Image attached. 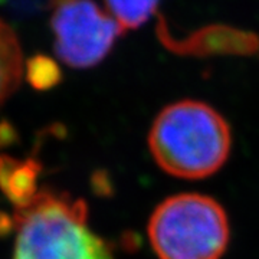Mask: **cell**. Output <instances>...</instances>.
I'll return each mask as SVG.
<instances>
[{
    "mask_svg": "<svg viewBox=\"0 0 259 259\" xmlns=\"http://www.w3.org/2000/svg\"><path fill=\"white\" fill-rule=\"evenodd\" d=\"M158 166L180 179L212 176L229 157L231 127L209 104L182 100L158 112L148 134Z\"/></svg>",
    "mask_w": 259,
    "mask_h": 259,
    "instance_id": "obj_1",
    "label": "cell"
},
{
    "mask_svg": "<svg viewBox=\"0 0 259 259\" xmlns=\"http://www.w3.org/2000/svg\"><path fill=\"white\" fill-rule=\"evenodd\" d=\"M13 259H115L107 242L88 226L81 199L40 190L33 203L16 212Z\"/></svg>",
    "mask_w": 259,
    "mask_h": 259,
    "instance_id": "obj_2",
    "label": "cell"
},
{
    "mask_svg": "<svg viewBox=\"0 0 259 259\" xmlns=\"http://www.w3.org/2000/svg\"><path fill=\"white\" fill-rule=\"evenodd\" d=\"M229 235L225 209L199 193L168 197L148 222V238L158 259H221Z\"/></svg>",
    "mask_w": 259,
    "mask_h": 259,
    "instance_id": "obj_3",
    "label": "cell"
},
{
    "mask_svg": "<svg viewBox=\"0 0 259 259\" xmlns=\"http://www.w3.org/2000/svg\"><path fill=\"white\" fill-rule=\"evenodd\" d=\"M49 6L56 55L72 68L102 62L124 32L94 0H49Z\"/></svg>",
    "mask_w": 259,
    "mask_h": 259,
    "instance_id": "obj_4",
    "label": "cell"
},
{
    "mask_svg": "<svg viewBox=\"0 0 259 259\" xmlns=\"http://www.w3.org/2000/svg\"><path fill=\"white\" fill-rule=\"evenodd\" d=\"M157 35L167 49L179 55H259V36L256 33L225 25L206 26L194 30L185 37H176L170 33L166 22L160 19Z\"/></svg>",
    "mask_w": 259,
    "mask_h": 259,
    "instance_id": "obj_5",
    "label": "cell"
},
{
    "mask_svg": "<svg viewBox=\"0 0 259 259\" xmlns=\"http://www.w3.org/2000/svg\"><path fill=\"white\" fill-rule=\"evenodd\" d=\"M40 164L35 160L0 157V190L16 206V212L25 210L37 197V175Z\"/></svg>",
    "mask_w": 259,
    "mask_h": 259,
    "instance_id": "obj_6",
    "label": "cell"
},
{
    "mask_svg": "<svg viewBox=\"0 0 259 259\" xmlns=\"http://www.w3.org/2000/svg\"><path fill=\"white\" fill-rule=\"evenodd\" d=\"M23 75V58L18 37L8 23L0 20V107L18 88Z\"/></svg>",
    "mask_w": 259,
    "mask_h": 259,
    "instance_id": "obj_7",
    "label": "cell"
},
{
    "mask_svg": "<svg viewBox=\"0 0 259 259\" xmlns=\"http://www.w3.org/2000/svg\"><path fill=\"white\" fill-rule=\"evenodd\" d=\"M122 30L141 28L154 15L160 0H105Z\"/></svg>",
    "mask_w": 259,
    "mask_h": 259,
    "instance_id": "obj_8",
    "label": "cell"
},
{
    "mask_svg": "<svg viewBox=\"0 0 259 259\" xmlns=\"http://www.w3.org/2000/svg\"><path fill=\"white\" fill-rule=\"evenodd\" d=\"M26 78L36 90H49L61 82V69L55 61L45 55L30 58L26 64Z\"/></svg>",
    "mask_w": 259,
    "mask_h": 259,
    "instance_id": "obj_9",
    "label": "cell"
}]
</instances>
